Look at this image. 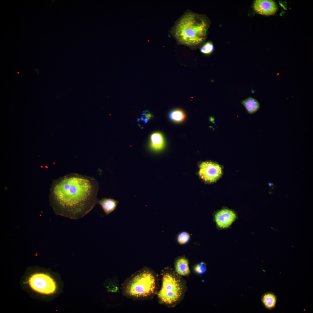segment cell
I'll return each mask as SVG.
<instances>
[{"label":"cell","instance_id":"obj_1","mask_svg":"<svg viewBox=\"0 0 313 313\" xmlns=\"http://www.w3.org/2000/svg\"><path fill=\"white\" fill-rule=\"evenodd\" d=\"M99 184L94 178L71 173L58 180L52 189L55 211L71 219H78L97 204Z\"/></svg>","mask_w":313,"mask_h":313},{"label":"cell","instance_id":"obj_2","mask_svg":"<svg viewBox=\"0 0 313 313\" xmlns=\"http://www.w3.org/2000/svg\"><path fill=\"white\" fill-rule=\"evenodd\" d=\"M173 30L174 36L179 43L193 47L200 44L205 39L207 25L198 15L188 12L179 19Z\"/></svg>","mask_w":313,"mask_h":313},{"label":"cell","instance_id":"obj_3","mask_svg":"<svg viewBox=\"0 0 313 313\" xmlns=\"http://www.w3.org/2000/svg\"><path fill=\"white\" fill-rule=\"evenodd\" d=\"M162 287L158 296L160 300L168 305H173L179 302L184 292L182 281L174 274L166 272L163 277Z\"/></svg>","mask_w":313,"mask_h":313},{"label":"cell","instance_id":"obj_4","mask_svg":"<svg viewBox=\"0 0 313 313\" xmlns=\"http://www.w3.org/2000/svg\"><path fill=\"white\" fill-rule=\"evenodd\" d=\"M156 280L149 271H143L135 276L127 285L126 292L133 296L145 297L152 294L156 288Z\"/></svg>","mask_w":313,"mask_h":313},{"label":"cell","instance_id":"obj_5","mask_svg":"<svg viewBox=\"0 0 313 313\" xmlns=\"http://www.w3.org/2000/svg\"><path fill=\"white\" fill-rule=\"evenodd\" d=\"M29 285L34 291L45 294L53 293L56 288L55 282L48 275L37 273L32 275L29 280Z\"/></svg>","mask_w":313,"mask_h":313},{"label":"cell","instance_id":"obj_6","mask_svg":"<svg viewBox=\"0 0 313 313\" xmlns=\"http://www.w3.org/2000/svg\"><path fill=\"white\" fill-rule=\"evenodd\" d=\"M222 173L221 168L215 163L205 162L200 165L199 175L202 179L207 182L215 181L220 177Z\"/></svg>","mask_w":313,"mask_h":313},{"label":"cell","instance_id":"obj_7","mask_svg":"<svg viewBox=\"0 0 313 313\" xmlns=\"http://www.w3.org/2000/svg\"><path fill=\"white\" fill-rule=\"evenodd\" d=\"M253 8L258 13L267 16L274 14L277 9L275 2L270 0H256L254 4Z\"/></svg>","mask_w":313,"mask_h":313},{"label":"cell","instance_id":"obj_8","mask_svg":"<svg viewBox=\"0 0 313 313\" xmlns=\"http://www.w3.org/2000/svg\"><path fill=\"white\" fill-rule=\"evenodd\" d=\"M236 218L235 213L228 209H223L219 211L215 216V220L218 226L223 228L230 226Z\"/></svg>","mask_w":313,"mask_h":313},{"label":"cell","instance_id":"obj_9","mask_svg":"<svg viewBox=\"0 0 313 313\" xmlns=\"http://www.w3.org/2000/svg\"><path fill=\"white\" fill-rule=\"evenodd\" d=\"M119 201L114 199L103 198L99 200L97 204L101 205L106 216L114 210Z\"/></svg>","mask_w":313,"mask_h":313},{"label":"cell","instance_id":"obj_10","mask_svg":"<svg viewBox=\"0 0 313 313\" xmlns=\"http://www.w3.org/2000/svg\"><path fill=\"white\" fill-rule=\"evenodd\" d=\"M261 300L265 307L268 310H271L276 307L277 297L274 293L268 292L262 295Z\"/></svg>","mask_w":313,"mask_h":313},{"label":"cell","instance_id":"obj_11","mask_svg":"<svg viewBox=\"0 0 313 313\" xmlns=\"http://www.w3.org/2000/svg\"><path fill=\"white\" fill-rule=\"evenodd\" d=\"M175 270L176 272L182 276H185L190 273L188 260L184 257L177 259L175 265Z\"/></svg>","mask_w":313,"mask_h":313},{"label":"cell","instance_id":"obj_12","mask_svg":"<svg viewBox=\"0 0 313 313\" xmlns=\"http://www.w3.org/2000/svg\"><path fill=\"white\" fill-rule=\"evenodd\" d=\"M241 103L244 105L248 113L252 114L257 111L260 108L259 103L256 99L249 97L242 101Z\"/></svg>","mask_w":313,"mask_h":313},{"label":"cell","instance_id":"obj_13","mask_svg":"<svg viewBox=\"0 0 313 313\" xmlns=\"http://www.w3.org/2000/svg\"><path fill=\"white\" fill-rule=\"evenodd\" d=\"M164 145L162 135L159 132H155L151 136L150 146L153 150H159L162 149Z\"/></svg>","mask_w":313,"mask_h":313},{"label":"cell","instance_id":"obj_14","mask_svg":"<svg viewBox=\"0 0 313 313\" xmlns=\"http://www.w3.org/2000/svg\"><path fill=\"white\" fill-rule=\"evenodd\" d=\"M169 117L172 120L177 122L183 121L185 118L184 112L180 110H176L170 112Z\"/></svg>","mask_w":313,"mask_h":313},{"label":"cell","instance_id":"obj_15","mask_svg":"<svg viewBox=\"0 0 313 313\" xmlns=\"http://www.w3.org/2000/svg\"><path fill=\"white\" fill-rule=\"evenodd\" d=\"M214 49V45L210 41L206 43L200 49L201 52L203 54H208L212 53Z\"/></svg>","mask_w":313,"mask_h":313},{"label":"cell","instance_id":"obj_16","mask_svg":"<svg viewBox=\"0 0 313 313\" xmlns=\"http://www.w3.org/2000/svg\"><path fill=\"white\" fill-rule=\"evenodd\" d=\"M190 238V236L188 233L185 232H183L178 236L177 240L180 244H184L188 242Z\"/></svg>","mask_w":313,"mask_h":313},{"label":"cell","instance_id":"obj_17","mask_svg":"<svg viewBox=\"0 0 313 313\" xmlns=\"http://www.w3.org/2000/svg\"><path fill=\"white\" fill-rule=\"evenodd\" d=\"M195 270L198 273L202 274L204 273L206 271V265L204 262H202L195 266Z\"/></svg>","mask_w":313,"mask_h":313},{"label":"cell","instance_id":"obj_18","mask_svg":"<svg viewBox=\"0 0 313 313\" xmlns=\"http://www.w3.org/2000/svg\"><path fill=\"white\" fill-rule=\"evenodd\" d=\"M151 115L150 114H148L146 115L145 118L144 120V121L147 122L148 120L149 119L152 117Z\"/></svg>","mask_w":313,"mask_h":313},{"label":"cell","instance_id":"obj_19","mask_svg":"<svg viewBox=\"0 0 313 313\" xmlns=\"http://www.w3.org/2000/svg\"><path fill=\"white\" fill-rule=\"evenodd\" d=\"M269 185L270 186H272V184L271 183H268Z\"/></svg>","mask_w":313,"mask_h":313}]
</instances>
